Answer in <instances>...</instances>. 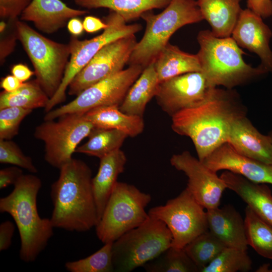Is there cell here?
I'll use <instances>...</instances> for the list:
<instances>
[{
  "label": "cell",
  "instance_id": "6da1fadb",
  "mask_svg": "<svg viewBox=\"0 0 272 272\" xmlns=\"http://www.w3.org/2000/svg\"><path fill=\"white\" fill-rule=\"evenodd\" d=\"M246 113L236 92L214 87L201 103L172 116L171 128L191 140L198 159L202 162L227 142L233 124Z\"/></svg>",
  "mask_w": 272,
  "mask_h": 272
},
{
  "label": "cell",
  "instance_id": "7a4b0ae2",
  "mask_svg": "<svg viewBox=\"0 0 272 272\" xmlns=\"http://www.w3.org/2000/svg\"><path fill=\"white\" fill-rule=\"evenodd\" d=\"M59 170L51 186L53 226L78 232L95 227L98 220L91 168L83 161L73 158Z\"/></svg>",
  "mask_w": 272,
  "mask_h": 272
},
{
  "label": "cell",
  "instance_id": "3957f363",
  "mask_svg": "<svg viewBox=\"0 0 272 272\" xmlns=\"http://www.w3.org/2000/svg\"><path fill=\"white\" fill-rule=\"evenodd\" d=\"M8 195L0 198V212L8 213L18 228L21 247L20 257L25 262L34 261L53 235L50 218H42L37 207L41 179L32 174H23Z\"/></svg>",
  "mask_w": 272,
  "mask_h": 272
},
{
  "label": "cell",
  "instance_id": "277c9868",
  "mask_svg": "<svg viewBox=\"0 0 272 272\" xmlns=\"http://www.w3.org/2000/svg\"><path fill=\"white\" fill-rule=\"evenodd\" d=\"M197 40L201 73L211 87L232 89L267 73L260 65L254 67L246 63L245 52L231 36L220 38L204 30L198 32Z\"/></svg>",
  "mask_w": 272,
  "mask_h": 272
},
{
  "label": "cell",
  "instance_id": "5b68a950",
  "mask_svg": "<svg viewBox=\"0 0 272 272\" xmlns=\"http://www.w3.org/2000/svg\"><path fill=\"white\" fill-rule=\"evenodd\" d=\"M141 18L146 22L145 32L137 42L128 64L140 65L143 69L155 60L176 31L203 20L195 0H171L160 13L149 11Z\"/></svg>",
  "mask_w": 272,
  "mask_h": 272
},
{
  "label": "cell",
  "instance_id": "8992f818",
  "mask_svg": "<svg viewBox=\"0 0 272 272\" xmlns=\"http://www.w3.org/2000/svg\"><path fill=\"white\" fill-rule=\"evenodd\" d=\"M15 23L18 40L32 63L36 80L50 99L62 80L70 57V45L48 39L18 19Z\"/></svg>",
  "mask_w": 272,
  "mask_h": 272
},
{
  "label": "cell",
  "instance_id": "52a82bcc",
  "mask_svg": "<svg viewBox=\"0 0 272 272\" xmlns=\"http://www.w3.org/2000/svg\"><path fill=\"white\" fill-rule=\"evenodd\" d=\"M172 236L162 221L149 218L113 242L115 272H129L143 266L172 246Z\"/></svg>",
  "mask_w": 272,
  "mask_h": 272
},
{
  "label": "cell",
  "instance_id": "ba28073f",
  "mask_svg": "<svg viewBox=\"0 0 272 272\" xmlns=\"http://www.w3.org/2000/svg\"><path fill=\"white\" fill-rule=\"evenodd\" d=\"M151 195L136 186L117 181L95 227L98 238L104 244L114 242L149 217L146 208Z\"/></svg>",
  "mask_w": 272,
  "mask_h": 272
},
{
  "label": "cell",
  "instance_id": "9c48e42d",
  "mask_svg": "<svg viewBox=\"0 0 272 272\" xmlns=\"http://www.w3.org/2000/svg\"><path fill=\"white\" fill-rule=\"evenodd\" d=\"M105 21L107 27L95 37L80 40L78 37H71L69 43L71 49L69 61L59 88L44 108L45 113L65 100L66 90L73 79L102 48L120 38L135 35L142 29L139 24H127L120 15L112 11L105 18Z\"/></svg>",
  "mask_w": 272,
  "mask_h": 272
},
{
  "label": "cell",
  "instance_id": "30bf717a",
  "mask_svg": "<svg viewBox=\"0 0 272 272\" xmlns=\"http://www.w3.org/2000/svg\"><path fill=\"white\" fill-rule=\"evenodd\" d=\"M57 121L44 120L36 127L34 137L44 143L45 161L59 170L73 158L81 141L95 127L84 114H70Z\"/></svg>",
  "mask_w": 272,
  "mask_h": 272
},
{
  "label": "cell",
  "instance_id": "8fae6325",
  "mask_svg": "<svg viewBox=\"0 0 272 272\" xmlns=\"http://www.w3.org/2000/svg\"><path fill=\"white\" fill-rule=\"evenodd\" d=\"M185 188L164 205L150 209V217L163 221L172 236L173 247L183 249L196 237L208 231L207 212Z\"/></svg>",
  "mask_w": 272,
  "mask_h": 272
},
{
  "label": "cell",
  "instance_id": "7c38bea8",
  "mask_svg": "<svg viewBox=\"0 0 272 272\" xmlns=\"http://www.w3.org/2000/svg\"><path fill=\"white\" fill-rule=\"evenodd\" d=\"M143 70L140 65H129L127 69L85 89L69 103L46 113L44 120H54L66 114H84L102 106H119Z\"/></svg>",
  "mask_w": 272,
  "mask_h": 272
},
{
  "label": "cell",
  "instance_id": "4fadbf2b",
  "mask_svg": "<svg viewBox=\"0 0 272 272\" xmlns=\"http://www.w3.org/2000/svg\"><path fill=\"white\" fill-rule=\"evenodd\" d=\"M137 43L135 35H131L104 46L75 77L68 94L77 96L89 87L124 70Z\"/></svg>",
  "mask_w": 272,
  "mask_h": 272
},
{
  "label": "cell",
  "instance_id": "5bb4252c",
  "mask_svg": "<svg viewBox=\"0 0 272 272\" xmlns=\"http://www.w3.org/2000/svg\"><path fill=\"white\" fill-rule=\"evenodd\" d=\"M170 162L176 170L185 174L188 178L186 188L206 210L219 207L227 187L217 172L187 151L172 155Z\"/></svg>",
  "mask_w": 272,
  "mask_h": 272
},
{
  "label": "cell",
  "instance_id": "9a60e30c",
  "mask_svg": "<svg viewBox=\"0 0 272 272\" xmlns=\"http://www.w3.org/2000/svg\"><path fill=\"white\" fill-rule=\"evenodd\" d=\"M212 88L202 73H188L159 83L155 97L161 109L172 116L201 103Z\"/></svg>",
  "mask_w": 272,
  "mask_h": 272
},
{
  "label": "cell",
  "instance_id": "2e32d148",
  "mask_svg": "<svg viewBox=\"0 0 272 272\" xmlns=\"http://www.w3.org/2000/svg\"><path fill=\"white\" fill-rule=\"evenodd\" d=\"M232 37L240 47L258 56L260 65L272 72V51L269 46L272 32L262 18L249 9L242 10Z\"/></svg>",
  "mask_w": 272,
  "mask_h": 272
},
{
  "label": "cell",
  "instance_id": "e0dca14e",
  "mask_svg": "<svg viewBox=\"0 0 272 272\" xmlns=\"http://www.w3.org/2000/svg\"><path fill=\"white\" fill-rule=\"evenodd\" d=\"M202 162L216 172L225 170L257 183L272 185V164L243 156L228 143L217 148Z\"/></svg>",
  "mask_w": 272,
  "mask_h": 272
},
{
  "label": "cell",
  "instance_id": "ac0fdd59",
  "mask_svg": "<svg viewBox=\"0 0 272 272\" xmlns=\"http://www.w3.org/2000/svg\"><path fill=\"white\" fill-rule=\"evenodd\" d=\"M88 13L86 10L70 8L61 0H32L20 20L32 22L44 33L52 34L67 25L71 19Z\"/></svg>",
  "mask_w": 272,
  "mask_h": 272
},
{
  "label": "cell",
  "instance_id": "d6986e66",
  "mask_svg": "<svg viewBox=\"0 0 272 272\" xmlns=\"http://www.w3.org/2000/svg\"><path fill=\"white\" fill-rule=\"evenodd\" d=\"M239 154L272 164V142L269 136L261 134L246 116L233 124L227 142Z\"/></svg>",
  "mask_w": 272,
  "mask_h": 272
},
{
  "label": "cell",
  "instance_id": "ffe728a7",
  "mask_svg": "<svg viewBox=\"0 0 272 272\" xmlns=\"http://www.w3.org/2000/svg\"><path fill=\"white\" fill-rule=\"evenodd\" d=\"M206 212L208 230L212 234L227 247L247 250L244 220L233 207L225 206Z\"/></svg>",
  "mask_w": 272,
  "mask_h": 272
},
{
  "label": "cell",
  "instance_id": "44dd1931",
  "mask_svg": "<svg viewBox=\"0 0 272 272\" xmlns=\"http://www.w3.org/2000/svg\"><path fill=\"white\" fill-rule=\"evenodd\" d=\"M220 177L227 188L235 192L257 215L272 226V194L267 185L227 170Z\"/></svg>",
  "mask_w": 272,
  "mask_h": 272
},
{
  "label": "cell",
  "instance_id": "7402d4cb",
  "mask_svg": "<svg viewBox=\"0 0 272 272\" xmlns=\"http://www.w3.org/2000/svg\"><path fill=\"white\" fill-rule=\"evenodd\" d=\"M126 162V155L120 149L100 159L98 172L92 178L98 221L117 182L118 176L124 170Z\"/></svg>",
  "mask_w": 272,
  "mask_h": 272
},
{
  "label": "cell",
  "instance_id": "603a6c76",
  "mask_svg": "<svg viewBox=\"0 0 272 272\" xmlns=\"http://www.w3.org/2000/svg\"><path fill=\"white\" fill-rule=\"evenodd\" d=\"M242 0H197L203 18L216 37H230L242 11Z\"/></svg>",
  "mask_w": 272,
  "mask_h": 272
},
{
  "label": "cell",
  "instance_id": "cb8c5ba5",
  "mask_svg": "<svg viewBox=\"0 0 272 272\" xmlns=\"http://www.w3.org/2000/svg\"><path fill=\"white\" fill-rule=\"evenodd\" d=\"M159 85L154 61L145 67L119 106L126 114L143 117L147 104L155 97Z\"/></svg>",
  "mask_w": 272,
  "mask_h": 272
},
{
  "label": "cell",
  "instance_id": "d4e9b609",
  "mask_svg": "<svg viewBox=\"0 0 272 272\" xmlns=\"http://www.w3.org/2000/svg\"><path fill=\"white\" fill-rule=\"evenodd\" d=\"M84 115L96 127L117 129L128 137H136L145 128L143 117L124 113L117 105L97 107Z\"/></svg>",
  "mask_w": 272,
  "mask_h": 272
},
{
  "label": "cell",
  "instance_id": "484cf974",
  "mask_svg": "<svg viewBox=\"0 0 272 272\" xmlns=\"http://www.w3.org/2000/svg\"><path fill=\"white\" fill-rule=\"evenodd\" d=\"M154 62L159 83L184 74L201 72L197 54L186 52L169 43Z\"/></svg>",
  "mask_w": 272,
  "mask_h": 272
},
{
  "label": "cell",
  "instance_id": "4316f807",
  "mask_svg": "<svg viewBox=\"0 0 272 272\" xmlns=\"http://www.w3.org/2000/svg\"><path fill=\"white\" fill-rule=\"evenodd\" d=\"M171 0H75L82 8H107L120 15L127 22L135 20L145 12L165 8Z\"/></svg>",
  "mask_w": 272,
  "mask_h": 272
},
{
  "label": "cell",
  "instance_id": "83f0119b",
  "mask_svg": "<svg viewBox=\"0 0 272 272\" xmlns=\"http://www.w3.org/2000/svg\"><path fill=\"white\" fill-rule=\"evenodd\" d=\"M50 98L36 80L23 83L18 90L0 93V109L8 107H17L34 109L45 108Z\"/></svg>",
  "mask_w": 272,
  "mask_h": 272
},
{
  "label": "cell",
  "instance_id": "f1b7e54d",
  "mask_svg": "<svg viewBox=\"0 0 272 272\" xmlns=\"http://www.w3.org/2000/svg\"><path fill=\"white\" fill-rule=\"evenodd\" d=\"M128 135L114 129L95 127L84 144L78 146L75 153L85 154L99 159L120 149Z\"/></svg>",
  "mask_w": 272,
  "mask_h": 272
},
{
  "label": "cell",
  "instance_id": "f546056e",
  "mask_svg": "<svg viewBox=\"0 0 272 272\" xmlns=\"http://www.w3.org/2000/svg\"><path fill=\"white\" fill-rule=\"evenodd\" d=\"M244 220L248 245L259 255L272 259V226L261 219L247 206Z\"/></svg>",
  "mask_w": 272,
  "mask_h": 272
},
{
  "label": "cell",
  "instance_id": "4dcf8cb0",
  "mask_svg": "<svg viewBox=\"0 0 272 272\" xmlns=\"http://www.w3.org/2000/svg\"><path fill=\"white\" fill-rule=\"evenodd\" d=\"M148 272H199L184 249L171 246L144 266Z\"/></svg>",
  "mask_w": 272,
  "mask_h": 272
},
{
  "label": "cell",
  "instance_id": "1f68e13d",
  "mask_svg": "<svg viewBox=\"0 0 272 272\" xmlns=\"http://www.w3.org/2000/svg\"><path fill=\"white\" fill-rule=\"evenodd\" d=\"M226 247L208 230L192 240L183 249L200 272Z\"/></svg>",
  "mask_w": 272,
  "mask_h": 272
},
{
  "label": "cell",
  "instance_id": "d6a6232c",
  "mask_svg": "<svg viewBox=\"0 0 272 272\" xmlns=\"http://www.w3.org/2000/svg\"><path fill=\"white\" fill-rule=\"evenodd\" d=\"M251 266L252 261L246 250L226 247L200 272H247Z\"/></svg>",
  "mask_w": 272,
  "mask_h": 272
},
{
  "label": "cell",
  "instance_id": "836d02e7",
  "mask_svg": "<svg viewBox=\"0 0 272 272\" xmlns=\"http://www.w3.org/2000/svg\"><path fill=\"white\" fill-rule=\"evenodd\" d=\"M113 242L104 243L100 249L90 256L65 263L70 272H113Z\"/></svg>",
  "mask_w": 272,
  "mask_h": 272
},
{
  "label": "cell",
  "instance_id": "e575fe53",
  "mask_svg": "<svg viewBox=\"0 0 272 272\" xmlns=\"http://www.w3.org/2000/svg\"><path fill=\"white\" fill-rule=\"evenodd\" d=\"M32 110L17 107L0 109V139L12 140L17 135L21 122Z\"/></svg>",
  "mask_w": 272,
  "mask_h": 272
},
{
  "label": "cell",
  "instance_id": "d590c367",
  "mask_svg": "<svg viewBox=\"0 0 272 272\" xmlns=\"http://www.w3.org/2000/svg\"><path fill=\"white\" fill-rule=\"evenodd\" d=\"M0 163L18 166L33 174L38 171L32 158L25 155L11 140L0 139Z\"/></svg>",
  "mask_w": 272,
  "mask_h": 272
},
{
  "label": "cell",
  "instance_id": "8d00e7d4",
  "mask_svg": "<svg viewBox=\"0 0 272 272\" xmlns=\"http://www.w3.org/2000/svg\"><path fill=\"white\" fill-rule=\"evenodd\" d=\"M32 0H0V17L13 21L20 16Z\"/></svg>",
  "mask_w": 272,
  "mask_h": 272
},
{
  "label": "cell",
  "instance_id": "74e56055",
  "mask_svg": "<svg viewBox=\"0 0 272 272\" xmlns=\"http://www.w3.org/2000/svg\"><path fill=\"white\" fill-rule=\"evenodd\" d=\"M17 40H18V38L15 23L14 29L10 33L1 39L0 62L1 65L3 64L6 58L14 51Z\"/></svg>",
  "mask_w": 272,
  "mask_h": 272
},
{
  "label": "cell",
  "instance_id": "f35d334b",
  "mask_svg": "<svg viewBox=\"0 0 272 272\" xmlns=\"http://www.w3.org/2000/svg\"><path fill=\"white\" fill-rule=\"evenodd\" d=\"M22 168L18 166H11L0 170V189H3L10 185L14 184L23 175Z\"/></svg>",
  "mask_w": 272,
  "mask_h": 272
},
{
  "label": "cell",
  "instance_id": "ab89813d",
  "mask_svg": "<svg viewBox=\"0 0 272 272\" xmlns=\"http://www.w3.org/2000/svg\"><path fill=\"white\" fill-rule=\"evenodd\" d=\"M247 7L262 18L272 16V0H247Z\"/></svg>",
  "mask_w": 272,
  "mask_h": 272
},
{
  "label": "cell",
  "instance_id": "60d3db41",
  "mask_svg": "<svg viewBox=\"0 0 272 272\" xmlns=\"http://www.w3.org/2000/svg\"><path fill=\"white\" fill-rule=\"evenodd\" d=\"M15 231V225L10 221H6L0 225V251L7 250L11 245Z\"/></svg>",
  "mask_w": 272,
  "mask_h": 272
},
{
  "label": "cell",
  "instance_id": "b9f144b4",
  "mask_svg": "<svg viewBox=\"0 0 272 272\" xmlns=\"http://www.w3.org/2000/svg\"><path fill=\"white\" fill-rule=\"evenodd\" d=\"M83 24L84 30L89 33L104 30L107 27V24L105 21L103 22L100 19L92 16H86L83 21Z\"/></svg>",
  "mask_w": 272,
  "mask_h": 272
},
{
  "label": "cell",
  "instance_id": "7bdbcfd3",
  "mask_svg": "<svg viewBox=\"0 0 272 272\" xmlns=\"http://www.w3.org/2000/svg\"><path fill=\"white\" fill-rule=\"evenodd\" d=\"M11 73L21 82L24 83L34 75V72L31 71L28 66L22 63H19L13 66Z\"/></svg>",
  "mask_w": 272,
  "mask_h": 272
},
{
  "label": "cell",
  "instance_id": "ee69618b",
  "mask_svg": "<svg viewBox=\"0 0 272 272\" xmlns=\"http://www.w3.org/2000/svg\"><path fill=\"white\" fill-rule=\"evenodd\" d=\"M23 84V82L12 75L3 78L0 83V86L4 91L7 92H12L20 88Z\"/></svg>",
  "mask_w": 272,
  "mask_h": 272
},
{
  "label": "cell",
  "instance_id": "f6af8a7d",
  "mask_svg": "<svg viewBox=\"0 0 272 272\" xmlns=\"http://www.w3.org/2000/svg\"><path fill=\"white\" fill-rule=\"evenodd\" d=\"M67 28L72 36L76 37L81 35L84 30L83 22L78 17L72 18L69 21Z\"/></svg>",
  "mask_w": 272,
  "mask_h": 272
},
{
  "label": "cell",
  "instance_id": "bcb514c9",
  "mask_svg": "<svg viewBox=\"0 0 272 272\" xmlns=\"http://www.w3.org/2000/svg\"><path fill=\"white\" fill-rule=\"evenodd\" d=\"M269 264H265L260 266L256 270L258 272H269L272 271L269 268Z\"/></svg>",
  "mask_w": 272,
  "mask_h": 272
},
{
  "label": "cell",
  "instance_id": "7dc6e473",
  "mask_svg": "<svg viewBox=\"0 0 272 272\" xmlns=\"http://www.w3.org/2000/svg\"><path fill=\"white\" fill-rule=\"evenodd\" d=\"M7 24L4 21L0 23V32L3 34L6 29Z\"/></svg>",
  "mask_w": 272,
  "mask_h": 272
},
{
  "label": "cell",
  "instance_id": "c3c4849f",
  "mask_svg": "<svg viewBox=\"0 0 272 272\" xmlns=\"http://www.w3.org/2000/svg\"><path fill=\"white\" fill-rule=\"evenodd\" d=\"M268 135H269V137L270 138L271 140V142H272V131H271V132L269 133V134Z\"/></svg>",
  "mask_w": 272,
  "mask_h": 272
},
{
  "label": "cell",
  "instance_id": "681fc988",
  "mask_svg": "<svg viewBox=\"0 0 272 272\" xmlns=\"http://www.w3.org/2000/svg\"><path fill=\"white\" fill-rule=\"evenodd\" d=\"M74 1H75V0H74Z\"/></svg>",
  "mask_w": 272,
  "mask_h": 272
}]
</instances>
